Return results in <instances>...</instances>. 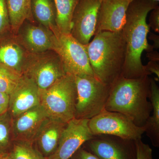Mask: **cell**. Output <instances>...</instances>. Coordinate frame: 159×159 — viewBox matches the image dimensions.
<instances>
[{
	"mask_svg": "<svg viewBox=\"0 0 159 159\" xmlns=\"http://www.w3.org/2000/svg\"><path fill=\"white\" fill-rule=\"evenodd\" d=\"M149 39L153 41V45L152 46L153 48L158 49L159 47V37L158 35L151 33L149 36Z\"/></svg>",
	"mask_w": 159,
	"mask_h": 159,
	"instance_id": "cell-31",
	"label": "cell"
},
{
	"mask_svg": "<svg viewBox=\"0 0 159 159\" xmlns=\"http://www.w3.org/2000/svg\"><path fill=\"white\" fill-rule=\"evenodd\" d=\"M29 53L16 35L0 40V65L10 68L22 75L24 74Z\"/></svg>",
	"mask_w": 159,
	"mask_h": 159,
	"instance_id": "cell-16",
	"label": "cell"
},
{
	"mask_svg": "<svg viewBox=\"0 0 159 159\" xmlns=\"http://www.w3.org/2000/svg\"><path fill=\"white\" fill-rule=\"evenodd\" d=\"M48 119V114L40 104L13 118V141L33 144L40 129Z\"/></svg>",
	"mask_w": 159,
	"mask_h": 159,
	"instance_id": "cell-12",
	"label": "cell"
},
{
	"mask_svg": "<svg viewBox=\"0 0 159 159\" xmlns=\"http://www.w3.org/2000/svg\"><path fill=\"white\" fill-rule=\"evenodd\" d=\"M31 10L33 17L45 28L50 30L56 26L54 0H31Z\"/></svg>",
	"mask_w": 159,
	"mask_h": 159,
	"instance_id": "cell-20",
	"label": "cell"
},
{
	"mask_svg": "<svg viewBox=\"0 0 159 159\" xmlns=\"http://www.w3.org/2000/svg\"><path fill=\"white\" fill-rule=\"evenodd\" d=\"M11 159H47L34 144L14 141L9 152Z\"/></svg>",
	"mask_w": 159,
	"mask_h": 159,
	"instance_id": "cell-23",
	"label": "cell"
},
{
	"mask_svg": "<svg viewBox=\"0 0 159 159\" xmlns=\"http://www.w3.org/2000/svg\"><path fill=\"white\" fill-rule=\"evenodd\" d=\"M51 51L58 55L66 74L74 76H94L86 45L80 43L71 34L60 32L56 26L51 28Z\"/></svg>",
	"mask_w": 159,
	"mask_h": 159,
	"instance_id": "cell-5",
	"label": "cell"
},
{
	"mask_svg": "<svg viewBox=\"0 0 159 159\" xmlns=\"http://www.w3.org/2000/svg\"><path fill=\"white\" fill-rule=\"evenodd\" d=\"M52 31L44 27L29 25L25 28L20 42L30 53H40L51 50Z\"/></svg>",
	"mask_w": 159,
	"mask_h": 159,
	"instance_id": "cell-17",
	"label": "cell"
},
{
	"mask_svg": "<svg viewBox=\"0 0 159 159\" xmlns=\"http://www.w3.org/2000/svg\"><path fill=\"white\" fill-rule=\"evenodd\" d=\"M10 28L9 12L6 0H0V37L6 33Z\"/></svg>",
	"mask_w": 159,
	"mask_h": 159,
	"instance_id": "cell-25",
	"label": "cell"
},
{
	"mask_svg": "<svg viewBox=\"0 0 159 159\" xmlns=\"http://www.w3.org/2000/svg\"><path fill=\"white\" fill-rule=\"evenodd\" d=\"M102 1L79 0L74 9L70 34L84 45H87L95 34Z\"/></svg>",
	"mask_w": 159,
	"mask_h": 159,
	"instance_id": "cell-10",
	"label": "cell"
},
{
	"mask_svg": "<svg viewBox=\"0 0 159 159\" xmlns=\"http://www.w3.org/2000/svg\"><path fill=\"white\" fill-rule=\"evenodd\" d=\"M150 85L147 75L135 79L121 75L111 85L104 109L123 114L137 126L144 127L152 111L148 100Z\"/></svg>",
	"mask_w": 159,
	"mask_h": 159,
	"instance_id": "cell-2",
	"label": "cell"
},
{
	"mask_svg": "<svg viewBox=\"0 0 159 159\" xmlns=\"http://www.w3.org/2000/svg\"><path fill=\"white\" fill-rule=\"evenodd\" d=\"M94 77L111 85L122 74L126 57V43L122 31H101L86 45Z\"/></svg>",
	"mask_w": 159,
	"mask_h": 159,
	"instance_id": "cell-3",
	"label": "cell"
},
{
	"mask_svg": "<svg viewBox=\"0 0 159 159\" xmlns=\"http://www.w3.org/2000/svg\"><path fill=\"white\" fill-rule=\"evenodd\" d=\"M77 97L75 118L90 119L105 108L111 85L94 76H75Z\"/></svg>",
	"mask_w": 159,
	"mask_h": 159,
	"instance_id": "cell-6",
	"label": "cell"
},
{
	"mask_svg": "<svg viewBox=\"0 0 159 159\" xmlns=\"http://www.w3.org/2000/svg\"><path fill=\"white\" fill-rule=\"evenodd\" d=\"M88 125L93 135H110L126 140L142 139L145 132V127L137 126L123 114L105 109L89 119Z\"/></svg>",
	"mask_w": 159,
	"mask_h": 159,
	"instance_id": "cell-8",
	"label": "cell"
},
{
	"mask_svg": "<svg viewBox=\"0 0 159 159\" xmlns=\"http://www.w3.org/2000/svg\"><path fill=\"white\" fill-rule=\"evenodd\" d=\"M23 75L10 68L0 65V93L10 95Z\"/></svg>",
	"mask_w": 159,
	"mask_h": 159,
	"instance_id": "cell-24",
	"label": "cell"
},
{
	"mask_svg": "<svg viewBox=\"0 0 159 159\" xmlns=\"http://www.w3.org/2000/svg\"><path fill=\"white\" fill-rule=\"evenodd\" d=\"M146 56L149 58L150 61H159V53L157 51H152L149 53H148Z\"/></svg>",
	"mask_w": 159,
	"mask_h": 159,
	"instance_id": "cell-32",
	"label": "cell"
},
{
	"mask_svg": "<svg viewBox=\"0 0 159 159\" xmlns=\"http://www.w3.org/2000/svg\"><path fill=\"white\" fill-rule=\"evenodd\" d=\"M158 3L152 0H134L129 5L122 30L126 43V57L121 76L125 78L135 79L147 75L142 54L145 51L147 53L153 51V48L147 40L150 28L146 18L150 11L159 7Z\"/></svg>",
	"mask_w": 159,
	"mask_h": 159,
	"instance_id": "cell-1",
	"label": "cell"
},
{
	"mask_svg": "<svg viewBox=\"0 0 159 159\" xmlns=\"http://www.w3.org/2000/svg\"><path fill=\"white\" fill-rule=\"evenodd\" d=\"M150 93L149 99L152 106V115L148 118L144 127L146 135L152 145L159 146V88L154 79L149 77Z\"/></svg>",
	"mask_w": 159,
	"mask_h": 159,
	"instance_id": "cell-18",
	"label": "cell"
},
{
	"mask_svg": "<svg viewBox=\"0 0 159 159\" xmlns=\"http://www.w3.org/2000/svg\"><path fill=\"white\" fill-rule=\"evenodd\" d=\"M29 52L23 75L32 80L40 91L44 90L65 75L63 65L54 51Z\"/></svg>",
	"mask_w": 159,
	"mask_h": 159,
	"instance_id": "cell-7",
	"label": "cell"
},
{
	"mask_svg": "<svg viewBox=\"0 0 159 159\" xmlns=\"http://www.w3.org/2000/svg\"><path fill=\"white\" fill-rule=\"evenodd\" d=\"M9 103V95L0 93V116L8 111Z\"/></svg>",
	"mask_w": 159,
	"mask_h": 159,
	"instance_id": "cell-30",
	"label": "cell"
},
{
	"mask_svg": "<svg viewBox=\"0 0 159 159\" xmlns=\"http://www.w3.org/2000/svg\"><path fill=\"white\" fill-rule=\"evenodd\" d=\"M83 145L99 159H136L134 140L110 135H97Z\"/></svg>",
	"mask_w": 159,
	"mask_h": 159,
	"instance_id": "cell-9",
	"label": "cell"
},
{
	"mask_svg": "<svg viewBox=\"0 0 159 159\" xmlns=\"http://www.w3.org/2000/svg\"><path fill=\"white\" fill-rule=\"evenodd\" d=\"M70 159H99L93 154L82 146L73 155Z\"/></svg>",
	"mask_w": 159,
	"mask_h": 159,
	"instance_id": "cell-28",
	"label": "cell"
},
{
	"mask_svg": "<svg viewBox=\"0 0 159 159\" xmlns=\"http://www.w3.org/2000/svg\"><path fill=\"white\" fill-rule=\"evenodd\" d=\"M10 28L16 34L26 20L32 21L31 0H6Z\"/></svg>",
	"mask_w": 159,
	"mask_h": 159,
	"instance_id": "cell-19",
	"label": "cell"
},
{
	"mask_svg": "<svg viewBox=\"0 0 159 159\" xmlns=\"http://www.w3.org/2000/svg\"><path fill=\"white\" fill-rule=\"evenodd\" d=\"M144 69L146 74L148 76L154 74L156 75L157 78L159 79V61H150L148 64L144 66Z\"/></svg>",
	"mask_w": 159,
	"mask_h": 159,
	"instance_id": "cell-29",
	"label": "cell"
},
{
	"mask_svg": "<svg viewBox=\"0 0 159 159\" xmlns=\"http://www.w3.org/2000/svg\"><path fill=\"white\" fill-rule=\"evenodd\" d=\"M67 124L49 118L40 129L33 144L46 159L56 150Z\"/></svg>",
	"mask_w": 159,
	"mask_h": 159,
	"instance_id": "cell-15",
	"label": "cell"
},
{
	"mask_svg": "<svg viewBox=\"0 0 159 159\" xmlns=\"http://www.w3.org/2000/svg\"><path fill=\"white\" fill-rule=\"evenodd\" d=\"M56 8L55 24L57 29L65 34H70L74 9L79 0H54Z\"/></svg>",
	"mask_w": 159,
	"mask_h": 159,
	"instance_id": "cell-21",
	"label": "cell"
},
{
	"mask_svg": "<svg viewBox=\"0 0 159 159\" xmlns=\"http://www.w3.org/2000/svg\"><path fill=\"white\" fill-rule=\"evenodd\" d=\"M40 93L35 83L23 75L17 85L9 95L8 111L12 119L39 105Z\"/></svg>",
	"mask_w": 159,
	"mask_h": 159,
	"instance_id": "cell-14",
	"label": "cell"
},
{
	"mask_svg": "<svg viewBox=\"0 0 159 159\" xmlns=\"http://www.w3.org/2000/svg\"><path fill=\"white\" fill-rule=\"evenodd\" d=\"M12 120L8 111L0 116V154L9 153L12 146Z\"/></svg>",
	"mask_w": 159,
	"mask_h": 159,
	"instance_id": "cell-22",
	"label": "cell"
},
{
	"mask_svg": "<svg viewBox=\"0 0 159 159\" xmlns=\"http://www.w3.org/2000/svg\"><path fill=\"white\" fill-rule=\"evenodd\" d=\"M129 0H102L98 11L96 31L120 32L125 25Z\"/></svg>",
	"mask_w": 159,
	"mask_h": 159,
	"instance_id": "cell-13",
	"label": "cell"
},
{
	"mask_svg": "<svg viewBox=\"0 0 159 159\" xmlns=\"http://www.w3.org/2000/svg\"><path fill=\"white\" fill-rule=\"evenodd\" d=\"M89 119L74 118L64 130L56 150L47 159H70L93 135L89 128Z\"/></svg>",
	"mask_w": 159,
	"mask_h": 159,
	"instance_id": "cell-11",
	"label": "cell"
},
{
	"mask_svg": "<svg viewBox=\"0 0 159 159\" xmlns=\"http://www.w3.org/2000/svg\"><path fill=\"white\" fill-rule=\"evenodd\" d=\"M149 28L155 32H159V7L154 9L151 12L149 19Z\"/></svg>",
	"mask_w": 159,
	"mask_h": 159,
	"instance_id": "cell-27",
	"label": "cell"
},
{
	"mask_svg": "<svg viewBox=\"0 0 159 159\" xmlns=\"http://www.w3.org/2000/svg\"><path fill=\"white\" fill-rule=\"evenodd\" d=\"M133 1H134V0H129V1H130V2H132ZM152 1H155V2H159V0H152Z\"/></svg>",
	"mask_w": 159,
	"mask_h": 159,
	"instance_id": "cell-34",
	"label": "cell"
},
{
	"mask_svg": "<svg viewBox=\"0 0 159 159\" xmlns=\"http://www.w3.org/2000/svg\"><path fill=\"white\" fill-rule=\"evenodd\" d=\"M0 159H11L9 153L1 154Z\"/></svg>",
	"mask_w": 159,
	"mask_h": 159,
	"instance_id": "cell-33",
	"label": "cell"
},
{
	"mask_svg": "<svg viewBox=\"0 0 159 159\" xmlns=\"http://www.w3.org/2000/svg\"><path fill=\"white\" fill-rule=\"evenodd\" d=\"M40 93V104L49 118L64 123L75 118L77 97L75 76L66 74Z\"/></svg>",
	"mask_w": 159,
	"mask_h": 159,
	"instance_id": "cell-4",
	"label": "cell"
},
{
	"mask_svg": "<svg viewBox=\"0 0 159 159\" xmlns=\"http://www.w3.org/2000/svg\"><path fill=\"white\" fill-rule=\"evenodd\" d=\"M136 159H153L152 149L148 144L142 142V139L135 141Z\"/></svg>",
	"mask_w": 159,
	"mask_h": 159,
	"instance_id": "cell-26",
	"label": "cell"
}]
</instances>
